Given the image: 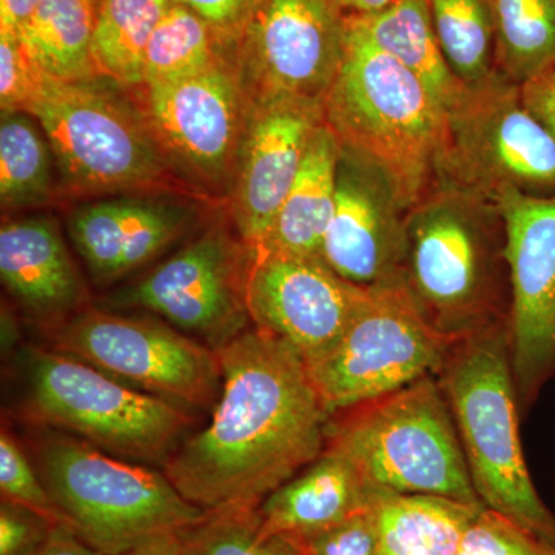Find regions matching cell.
Returning a JSON list of instances; mask_svg holds the SVG:
<instances>
[{"mask_svg": "<svg viewBox=\"0 0 555 555\" xmlns=\"http://www.w3.org/2000/svg\"><path fill=\"white\" fill-rule=\"evenodd\" d=\"M42 0H0V33L16 35Z\"/></svg>", "mask_w": 555, "mask_h": 555, "instance_id": "40", "label": "cell"}, {"mask_svg": "<svg viewBox=\"0 0 555 555\" xmlns=\"http://www.w3.org/2000/svg\"><path fill=\"white\" fill-rule=\"evenodd\" d=\"M105 82L38 73L25 113L49 139L62 189L73 196L169 189L173 169L144 112Z\"/></svg>", "mask_w": 555, "mask_h": 555, "instance_id": "7", "label": "cell"}, {"mask_svg": "<svg viewBox=\"0 0 555 555\" xmlns=\"http://www.w3.org/2000/svg\"><path fill=\"white\" fill-rule=\"evenodd\" d=\"M371 509L378 555H456L485 506L443 496L378 491Z\"/></svg>", "mask_w": 555, "mask_h": 555, "instance_id": "23", "label": "cell"}, {"mask_svg": "<svg viewBox=\"0 0 555 555\" xmlns=\"http://www.w3.org/2000/svg\"><path fill=\"white\" fill-rule=\"evenodd\" d=\"M341 152L337 134L326 122L321 124L268 238L250 250L321 257L324 235L334 215Z\"/></svg>", "mask_w": 555, "mask_h": 555, "instance_id": "22", "label": "cell"}, {"mask_svg": "<svg viewBox=\"0 0 555 555\" xmlns=\"http://www.w3.org/2000/svg\"><path fill=\"white\" fill-rule=\"evenodd\" d=\"M447 115L438 182L495 201L505 190L555 196V137L526 107L520 86L495 69Z\"/></svg>", "mask_w": 555, "mask_h": 555, "instance_id": "10", "label": "cell"}, {"mask_svg": "<svg viewBox=\"0 0 555 555\" xmlns=\"http://www.w3.org/2000/svg\"><path fill=\"white\" fill-rule=\"evenodd\" d=\"M39 69L31 64L16 35L0 33V107L2 113L27 109Z\"/></svg>", "mask_w": 555, "mask_h": 555, "instance_id": "35", "label": "cell"}, {"mask_svg": "<svg viewBox=\"0 0 555 555\" xmlns=\"http://www.w3.org/2000/svg\"><path fill=\"white\" fill-rule=\"evenodd\" d=\"M175 0H102L94 22L98 76L119 87H142L149 40Z\"/></svg>", "mask_w": 555, "mask_h": 555, "instance_id": "26", "label": "cell"}, {"mask_svg": "<svg viewBox=\"0 0 555 555\" xmlns=\"http://www.w3.org/2000/svg\"><path fill=\"white\" fill-rule=\"evenodd\" d=\"M56 160L49 139L28 113H2L0 201L9 210L38 207L56 193Z\"/></svg>", "mask_w": 555, "mask_h": 555, "instance_id": "28", "label": "cell"}, {"mask_svg": "<svg viewBox=\"0 0 555 555\" xmlns=\"http://www.w3.org/2000/svg\"><path fill=\"white\" fill-rule=\"evenodd\" d=\"M292 545L297 547L299 555H378L371 506Z\"/></svg>", "mask_w": 555, "mask_h": 555, "instance_id": "34", "label": "cell"}, {"mask_svg": "<svg viewBox=\"0 0 555 555\" xmlns=\"http://www.w3.org/2000/svg\"><path fill=\"white\" fill-rule=\"evenodd\" d=\"M345 35L339 0H255L233 49L248 100L291 94L324 101Z\"/></svg>", "mask_w": 555, "mask_h": 555, "instance_id": "15", "label": "cell"}, {"mask_svg": "<svg viewBox=\"0 0 555 555\" xmlns=\"http://www.w3.org/2000/svg\"><path fill=\"white\" fill-rule=\"evenodd\" d=\"M496 203L506 225L511 367L525 415L555 382V196L505 190Z\"/></svg>", "mask_w": 555, "mask_h": 555, "instance_id": "14", "label": "cell"}, {"mask_svg": "<svg viewBox=\"0 0 555 555\" xmlns=\"http://www.w3.org/2000/svg\"><path fill=\"white\" fill-rule=\"evenodd\" d=\"M412 206L396 179L377 164L343 149L334 215L321 258L360 287L403 278Z\"/></svg>", "mask_w": 555, "mask_h": 555, "instance_id": "17", "label": "cell"}, {"mask_svg": "<svg viewBox=\"0 0 555 555\" xmlns=\"http://www.w3.org/2000/svg\"><path fill=\"white\" fill-rule=\"evenodd\" d=\"M192 219V208L173 201L108 198L76 208L68 233L94 283L104 286L159 257Z\"/></svg>", "mask_w": 555, "mask_h": 555, "instance_id": "19", "label": "cell"}, {"mask_svg": "<svg viewBox=\"0 0 555 555\" xmlns=\"http://www.w3.org/2000/svg\"><path fill=\"white\" fill-rule=\"evenodd\" d=\"M324 119L343 149L377 164L412 203L437 185L447 112L350 16L341 64L324 98Z\"/></svg>", "mask_w": 555, "mask_h": 555, "instance_id": "3", "label": "cell"}, {"mask_svg": "<svg viewBox=\"0 0 555 555\" xmlns=\"http://www.w3.org/2000/svg\"><path fill=\"white\" fill-rule=\"evenodd\" d=\"M96 7L91 0H42L17 33L28 60L54 79L100 78L94 68Z\"/></svg>", "mask_w": 555, "mask_h": 555, "instance_id": "25", "label": "cell"}, {"mask_svg": "<svg viewBox=\"0 0 555 555\" xmlns=\"http://www.w3.org/2000/svg\"><path fill=\"white\" fill-rule=\"evenodd\" d=\"M251 250L210 230L160 262L133 286L116 292L113 308L155 313L178 331L219 350L248 331Z\"/></svg>", "mask_w": 555, "mask_h": 555, "instance_id": "12", "label": "cell"}, {"mask_svg": "<svg viewBox=\"0 0 555 555\" xmlns=\"http://www.w3.org/2000/svg\"><path fill=\"white\" fill-rule=\"evenodd\" d=\"M102 2V0H91V3H93L94 7H100V3Z\"/></svg>", "mask_w": 555, "mask_h": 555, "instance_id": "43", "label": "cell"}, {"mask_svg": "<svg viewBox=\"0 0 555 555\" xmlns=\"http://www.w3.org/2000/svg\"><path fill=\"white\" fill-rule=\"evenodd\" d=\"M0 276L17 305L47 331L86 309L87 288L54 219L28 217L2 225Z\"/></svg>", "mask_w": 555, "mask_h": 555, "instance_id": "20", "label": "cell"}, {"mask_svg": "<svg viewBox=\"0 0 555 555\" xmlns=\"http://www.w3.org/2000/svg\"><path fill=\"white\" fill-rule=\"evenodd\" d=\"M367 297L321 257L251 250L247 308L254 327L294 347L305 363L337 343Z\"/></svg>", "mask_w": 555, "mask_h": 555, "instance_id": "16", "label": "cell"}, {"mask_svg": "<svg viewBox=\"0 0 555 555\" xmlns=\"http://www.w3.org/2000/svg\"><path fill=\"white\" fill-rule=\"evenodd\" d=\"M400 0H339L346 16H371L396 5Z\"/></svg>", "mask_w": 555, "mask_h": 555, "instance_id": "42", "label": "cell"}, {"mask_svg": "<svg viewBox=\"0 0 555 555\" xmlns=\"http://www.w3.org/2000/svg\"><path fill=\"white\" fill-rule=\"evenodd\" d=\"M178 539L185 555H299L283 537L261 534L258 507L207 513Z\"/></svg>", "mask_w": 555, "mask_h": 555, "instance_id": "31", "label": "cell"}, {"mask_svg": "<svg viewBox=\"0 0 555 555\" xmlns=\"http://www.w3.org/2000/svg\"><path fill=\"white\" fill-rule=\"evenodd\" d=\"M520 87L526 107L555 137V65Z\"/></svg>", "mask_w": 555, "mask_h": 555, "instance_id": "38", "label": "cell"}, {"mask_svg": "<svg viewBox=\"0 0 555 555\" xmlns=\"http://www.w3.org/2000/svg\"><path fill=\"white\" fill-rule=\"evenodd\" d=\"M33 555H104L96 547L83 542L72 528L54 526L47 542Z\"/></svg>", "mask_w": 555, "mask_h": 555, "instance_id": "39", "label": "cell"}, {"mask_svg": "<svg viewBox=\"0 0 555 555\" xmlns=\"http://www.w3.org/2000/svg\"><path fill=\"white\" fill-rule=\"evenodd\" d=\"M434 30L455 78L467 89L494 75L495 31L488 0H427Z\"/></svg>", "mask_w": 555, "mask_h": 555, "instance_id": "30", "label": "cell"}, {"mask_svg": "<svg viewBox=\"0 0 555 555\" xmlns=\"http://www.w3.org/2000/svg\"><path fill=\"white\" fill-rule=\"evenodd\" d=\"M25 412L38 425L89 441L119 459L166 465L188 438L192 416L78 358L24 350Z\"/></svg>", "mask_w": 555, "mask_h": 555, "instance_id": "8", "label": "cell"}, {"mask_svg": "<svg viewBox=\"0 0 555 555\" xmlns=\"http://www.w3.org/2000/svg\"><path fill=\"white\" fill-rule=\"evenodd\" d=\"M54 526L14 503L0 505V555H33L49 539Z\"/></svg>", "mask_w": 555, "mask_h": 555, "instance_id": "36", "label": "cell"}, {"mask_svg": "<svg viewBox=\"0 0 555 555\" xmlns=\"http://www.w3.org/2000/svg\"><path fill=\"white\" fill-rule=\"evenodd\" d=\"M51 349L185 409L214 411L222 389L218 350L152 318L86 308L51 328Z\"/></svg>", "mask_w": 555, "mask_h": 555, "instance_id": "11", "label": "cell"}, {"mask_svg": "<svg viewBox=\"0 0 555 555\" xmlns=\"http://www.w3.org/2000/svg\"><path fill=\"white\" fill-rule=\"evenodd\" d=\"M403 281L426 320L454 341L507 326L511 284L499 203L437 182L409 214Z\"/></svg>", "mask_w": 555, "mask_h": 555, "instance_id": "2", "label": "cell"}, {"mask_svg": "<svg viewBox=\"0 0 555 555\" xmlns=\"http://www.w3.org/2000/svg\"><path fill=\"white\" fill-rule=\"evenodd\" d=\"M495 31V65L524 86L555 65V0H488Z\"/></svg>", "mask_w": 555, "mask_h": 555, "instance_id": "27", "label": "cell"}, {"mask_svg": "<svg viewBox=\"0 0 555 555\" xmlns=\"http://www.w3.org/2000/svg\"><path fill=\"white\" fill-rule=\"evenodd\" d=\"M353 17L369 39L408 68L444 112L462 101L467 87L455 78L434 30L427 0H400L371 16Z\"/></svg>", "mask_w": 555, "mask_h": 555, "instance_id": "24", "label": "cell"}, {"mask_svg": "<svg viewBox=\"0 0 555 555\" xmlns=\"http://www.w3.org/2000/svg\"><path fill=\"white\" fill-rule=\"evenodd\" d=\"M0 492L5 502L30 509L53 525L68 526L47 491L35 463L5 429L0 434Z\"/></svg>", "mask_w": 555, "mask_h": 555, "instance_id": "32", "label": "cell"}, {"mask_svg": "<svg viewBox=\"0 0 555 555\" xmlns=\"http://www.w3.org/2000/svg\"><path fill=\"white\" fill-rule=\"evenodd\" d=\"M142 89L145 119L171 169L204 190L233 185L248 102L233 54L188 79Z\"/></svg>", "mask_w": 555, "mask_h": 555, "instance_id": "13", "label": "cell"}, {"mask_svg": "<svg viewBox=\"0 0 555 555\" xmlns=\"http://www.w3.org/2000/svg\"><path fill=\"white\" fill-rule=\"evenodd\" d=\"M324 122L321 100L291 94L248 100L233 182V218L248 248L268 238L310 141Z\"/></svg>", "mask_w": 555, "mask_h": 555, "instance_id": "18", "label": "cell"}, {"mask_svg": "<svg viewBox=\"0 0 555 555\" xmlns=\"http://www.w3.org/2000/svg\"><path fill=\"white\" fill-rule=\"evenodd\" d=\"M327 447L341 451L375 492L485 506L436 375L332 415Z\"/></svg>", "mask_w": 555, "mask_h": 555, "instance_id": "6", "label": "cell"}, {"mask_svg": "<svg viewBox=\"0 0 555 555\" xmlns=\"http://www.w3.org/2000/svg\"><path fill=\"white\" fill-rule=\"evenodd\" d=\"M119 555H185L177 535H164Z\"/></svg>", "mask_w": 555, "mask_h": 555, "instance_id": "41", "label": "cell"}, {"mask_svg": "<svg viewBox=\"0 0 555 555\" xmlns=\"http://www.w3.org/2000/svg\"><path fill=\"white\" fill-rule=\"evenodd\" d=\"M199 14L217 31L225 49H235L255 0H175Z\"/></svg>", "mask_w": 555, "mask_h": 555, "instance_id": "37", "label": "cell"}, {"mask_svg": "<svg viewBox=\"0 0 555 555\" xmlns=\"http://www.w3.org/2000/svg\"><path fill=\"white\" fill-rule=\"evenodd\" d=\"M375 491L338 449L326 447L258 507L262 535L294 543L367 509Z\"/></svg>", "mask_w": 555, "mask_h": 555, "instance_id": "21", "label": "cell"}, {"mask_svg": "<svg viewBox=\"0 0 555 555\" xmlns=\"http://www.w3.org/2000/svg\"><path fill=\"white\" fill-rule=\"evenodd\" d=\"M456 555H555V540L485 507L467 529Z\"/></svg>", "mask_w": 555, "mask_h": 555, "instance_id": "33", "label": "cell"}, {"mask_svg": "<svg viewBox=\"0 0 555 555\" xmlns=\"http://www.w3.org/2000/svg\"><path fill=\"white\" fill-rule=\"evenodd\" d=\"M454 339L437 331L403 278L367 287L349 326L323 356L306 363L332 415L437 375Z\"/></svg>", "mask_w": 555, "mask_h": 555, "instance_id": "9", "label": "cell"}, {"mask_svg": "<svg viewBox=\"0 0 555 555\" xmlns=\"http://www.w3.org/2000/svg\"><path fill=\"white\" fill-rule=\"evenodd\" d=\"M224 54L232 51L225 49L210 24L189 7L173 2L149 40L142 87L188 79Z\"/></svg>", "mask_w": 555, "mask_h": 555, "instance_id": "29", "label": "cell"}, {"mask_svg": "<svg viewBox=\"0 0 555 555\" xmlns=\"http://www.w3.org/2000/svg\"><path fill=\"white\" fill-rule=\"evenodd\" d=\"M218 353L222 389L210 423L179 444L164 474L206 513L257 509L323 454L332 414L283 339L248 328Z\"/></svg>", "mask_w": 555, "mask_h": 555, "instance_id": "1", "label": "cell"}, {"mask_svg": "<svg viewBox=\"0 0 555 555\" xmlns=\"http://www.w3.org/2000/svg\"><path fill=\"white\" fill-rule=\"evenodd\" d=\"M33 462L69 528L104 555H119L206 517L166 474L119 459L89 441L43 427Z\"/></svg>", "mask_w": 555, "mask_h": 555, "instance_id": "5", "label": "cell"}, {"mask_svg": "<svg viewBox=\"0 0 555 555\" xmlns=\"http://www.w3.org/2000/svg\"><path fill=\"white\" fill-rule=\"evenodd\" d=\"M436 377L486 509L555 540V516L540 499L521 451L507 326L455 341Z\"/></svg>", "mask_w": 555, "mask_h": 555, "instance_id": "4", "label": "cell"}]
</instances>
